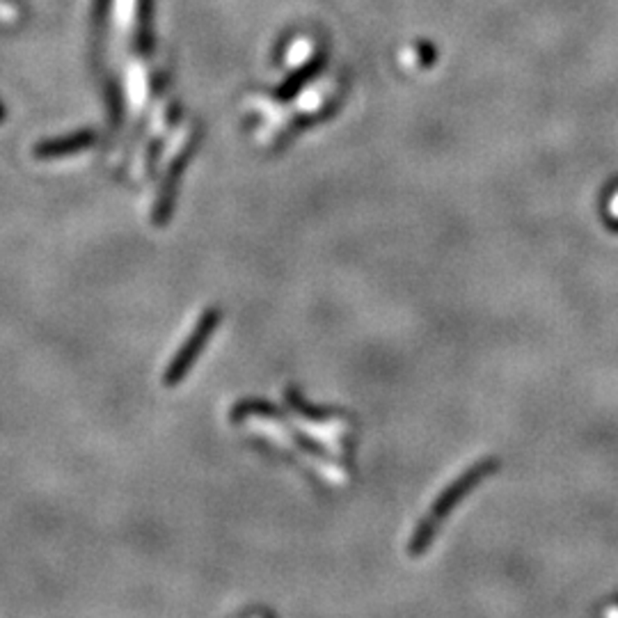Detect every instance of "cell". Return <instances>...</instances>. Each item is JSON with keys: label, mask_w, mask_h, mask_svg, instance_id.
I'll return each instance as SVG.
<instances>
[{"label": "cell", "mask_w": 618, "mask_h": 618, "mask_svg": "<svg viewBox=\"0 0 618 618\" xmlns=\"http://www.w3.org/2000/svg\"><path fill=\"white\" fill-rule=\"evenodd\" d=\"M218 321H220V314L215 312V309H211V312H206V314L202 316V321L197 324L195 333L185 339L184 348L176 353V357L172 360L170 369L165 371V385L167 387L179 385L181 378L185 376V371L191 369L193 362L197 360V355H200L202 348H204V342L209 339V334L214 333L215 328H218Z\"/></svg>", "instance_id": "7a4b0ae2"}, {"label": "cell", "mask_w": 618, "mask_h": 618, "mask_svg": "<svg viewBox=\"0 0 618 618\" xmlns=\"http://www.w3.org/2000/svg\"><path fill=\"white\" fill-rule=\"evenodd\" d=\"M92 143L90 134H76L72 138H60L53 140V143H42L35 147V156L39 158H53V156H62V154H72L78 152V149L87 147Z\"/></svg>", "instance_id": "3957f363"}, {"label": "cell", "mask_w": 618, "mask_h": 618, "mask_svg": "<svg viewBox=\"0 0 618 618\" xmlns=\"http://www.w3.org/2000/svg\"><path fill=\"white\" fill-rule=\"evenodd\" d=\"M494 467H497V463H494V461L479 463V465L472 467V470L467 472V474H463L461 479H458L456 483H454L452 488H449L447 493H444L443 497H440V500L435 502V506H433V511H431V515H428V520H424L422 527H419L417 533H414L413 543H410V552H413V554H419V552H422L424 547H426L428 543L433 541V533H435V529H438L440 520H443L447 513H452L454 506H456L458 502H461L463 497H465V494L470 493V490L474 488V485L479 483L481 479H483V476L493 474Z\"/></svg>", "instance_id": "6da1fadb"}]
</instances>
